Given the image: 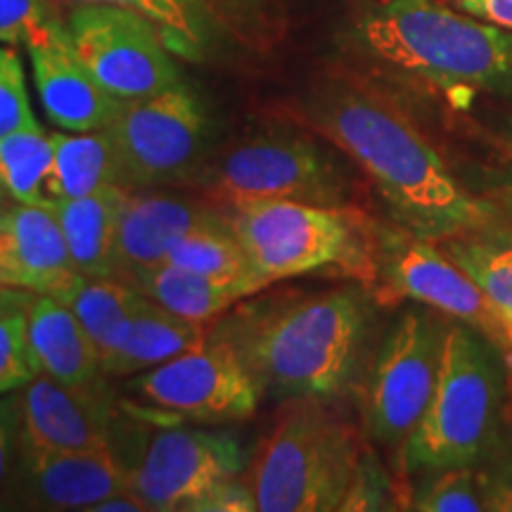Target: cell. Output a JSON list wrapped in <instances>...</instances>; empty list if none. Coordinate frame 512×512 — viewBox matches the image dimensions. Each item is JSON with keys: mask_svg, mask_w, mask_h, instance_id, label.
<instances>
[{"mask_svg": "<svg viewBox=\"0 0 512 512\" xmlns=\"http://www.w3.org/2000/svg\"><path fill=\"white\" fill-rule=\"evenodd\" d=\"M311 126L366 171L396 226L439 242L501 216L456 181L411 121L354 88H330L309 102Z\"/></svg>", "mask_w": 512, "mask_h": 512, "instance_id": "obj_1", "label": "cell"}, {"mask_svg": "<svg viewBox=\"0 0 512 512\" xmlns=\"http://www.w3.org/2000/svg\"><path fill=\"white\" fill-rule=\"evenodd\" d=\"M373 302L358 287L275 306H254L230 320L228 339L259 382L285 401H332L361 370Z\"/></svg>", "mask_w": 512, "mask_h": 512, "instance_id": "obj_2", "label": "cell"}, {"mask_svg": "<svg viewBox=\"0 0 512 512\" xmlns=\"http://www.w3.org/2000/svg\"><path fill=\"white\" fill-rule=\"evenodd\" d=\"M356 36L384 67L439 91L512 98V31L437 0H382L363 12Z\"/></svg>", "mask_w": 512, "mask_h": 512, "instance_id": "obj_3", "label": "cell"}, {"mask_svg": "<svg viewBox=\"0 0 512 512\" xmlns=\"http://www.w3.org/2000/svg\"><path fill=\"white\" fill-rule=\"evenodd\" d=\"M508 358L482 332L448 325L439 380L415 430L401 444L408 475L479 465L494 448L508 392Z\"/></svg>", "mask_w": 512, "mask_h": 512, "instance_id": "obj_4", "label": "cell"}, {"mask_svg": "<svg viewBox=\"0 0 512 512\" xmlns=\"http://www.w3.org/2000/svg\"><path fill=\"white\" fill-rule=\"evenodd\" d=\"M354 427L323 408L299 401L259 446L245 479L261 512L342 510L358 458Z\"/></svg>", "mask_w": 512, "mask_h": 512, "instance_id": "obj_5", "label": "cell"}, {"mask_svg": "<svg viewBox=\"0 0 512 512\" xmlns=\"http://www.w3.org/2000/svg\"><path fill=\"white\" fill-rule=\"evenodd\" d=\"M192 188L223 209L261 202L344 207L349 176L328 147L299 131H266L214 152Z\"/></svg>", "mask_w": 512, "mask_h": 512, "instance_id": "obj_6", "label": "cell"}, {"mask_svg": "<svg viewBox=\"0 0 512 512\" xmlns=\"http://www.w3.org/2000/svg\"><path fill=\"white\" fill-rule=\"evenodd\" d=\"M228 214L264 287L323 268L375 275L373 230L347 207L261 202Z\"/></svg>", "mask_w": 512, "mask_h": 512, "instance_id": "obj_7", "label": "cell"}, {"mask_svg": "<svg viewBox=\"0 0 512 512\" xmlns=\"http://www.w3.org/2000/svg\"><path fill=\"white\" fill-rule=\"evenodd\" d=\"M105 131L117 147L121 185L131 192L190 185L214 155L207 107L183 81L150 98L124 100Z\"/></svg>", "mask_w": 512, "mask_h": 512, "instance_id": "obj_8", "label": "cell"}, {"mask_svg": "<svg viewBox=\"0 0 512 512\" xmlns=\"http://www.w3.org/2000/svg\"><path fill=\"white\" fill-rule=\"evenodd\" d=\"M448 325L427 306L406 309L377 347L363 387L368 437L401 446L425 415L439 380Z\"/></svg>", "mask_w": 512, "mask_h": 512, "instance_id": "obj_9", "label": "cell"}, {"mask_svg": "<svg viewBox=\"0 0 512 512\" xmlns=\"http://www.w3.org/2000/svg\"><path fill=\"white\" fill-rule=\"evenodd\" d=\"M128 389L159 413L202 425L252 418L261 399L245 358L221 335H209L200 347L133 375Z\"/></svg>", "mask_w": 512, "mask_h": 512, "instance_id": "obj_10", "label": "cell"}, {"mask_svg": "<svg viewBox=\"0 0 512 512\" xmlns=\"http://www.w3.org/2000/svg\"><path fill=\"white\" fill-rule=\"evenodd\" d=\"M76 55L119 100H138L181 83L162 34L136 12L114 5H74L67 15Z\"/></svg>", "mask_w": 512, "mask_h": 512, "instance_id": "obj_11", "label": "cell"}, {"mask_svg": "<svg viewBox=\"0 0 512 512\" xmlns=\"http://www.w3.org/2000/svg\"><path fill=\"white\" fill-rule=\"evenodd\" d=\"M373 259L375 275L387 290L482 332L505 354V332L496 306L437 242L418 238L401 226L375 228Z\"/></svg>", "mask_w": 512, "mask_h": 512, "instance_id": "obj_12", "label": "cell"}, {"mask_svg": "<svg viewBox=\"0 0 512 512\" xmlns=\"http://www.w3.org/2000/svg\"><path fill=\"white\" fill-rule=\"evenodd\" d=\"M245 453L230 434L209 430H157L131 470V489L147 512H188L223 479L238 477Z\"/></svg>", "mask_w": 512, "mask_h": 512, "instance_id": "obj_13", "label": "cell"}, {"mask_svg": "<svg viewBox=\"0 0 512 512\" xmlns=\"http://www.w3.org/2000/svg\"><path fill=\"white\" fill-rule=\"evenodd\" d=\"M121 489H131V470L114 451H53L22 441L15 508L91 510Z\"/></svg>", "mask_w": 512, "mask_h": 512, "instance_id": "obj_14", "label": "cell"}, {"mask_svg": "<svg viewBox=\"0 0 512 512\" xmlns=\"http://www.w3.org/2000/svg\"><path fill=\"white\" fill-rule=\"evenodd\" d=\"M22 394V441L53 451H112L114 406L100 382L62 384L38 373Z\"/></svg>", "mask_w": 512, "mask_h": 512, "instance_id": "obj_15", "label": "cell"}, {"mask_svg": "<svg viewBox=\"0 0 512 512\" xmlns=\"http://www.w3.org/2000/svg\"><path fill=\"white\" fill-rule=\"evenodd\" d=\"M34 83L50 124L60 131H105L124 100L107 91L76 55L67 22L29 46Z\"/></svg>", "mask_w": 512, "mask_h": 512, "instance_id": "obj_16", "label": "cell"}, {"mask_svg": "<svg viewBox=\"0 0 512 512\" xmlns=\"http://www.w3.org/2000/svg\"><path fill=\"white\" fill-rule=\"evenodd\" d=\"M226 216L228 209L202 195L190 197L169 188L133 190L119 221L117 278L162 264L185 235Z\"/></svg>", "mask_w": 512, "mask_h": 512, "instance_id": "obj_17", "label": "cell"}, {"mask_svg": "<svg viewBox=\"0 0 512 512\" xmlns=\"http://www.w3.org/2000/svg\"><path fill=\"white\" fill-rule=\"evenodd\" d=\"M0 233L29 290L57 297L81 275L50 207L12 202L0 214Z\"/></svg>", "mask_w": 512, "mask_h": 512, "instance_id": "obj_18", "label": "cell"}, {"mask_svg": "<svg viewBox=\"0 0 512 512\" xmlns=\"http://www.w3.org/2000/svg\"><path fill=\"white\" fill-rule=\"evenodd\" d=\"M27 335L41 375L62 384H93L105 377L93 339L60 299L38 294L27 311Z\"/></svg>", "mask_w": 512, "mask_h": 512, "instance_id": "obj_19", "label": "cell"}, {"mask_svg": "<svg viewBox=\"0 0 512 512\" xmlns=\"http://www.w3.org/2000/svg\"><path fill=\"white\" fill-rule=\"evenodd\" d=\"M128 195L131 190L112 183L91 195L60 200L50 207L60 221L69 254L81 275L117 278V235Z\"/></svg>", "mask_w": 512, "mask_h": 512, "instance_id": "obj_20", "label": "cell"}, {"mask_svg": "<svg viewBox=\"0 0 512 512\" xmlns=\"http://www.w3.org/2000/svg\"><path fill=\"white\" fill-rule=\"evenodd\" d=\"M209 339L207 323L183 318L140 294L124 344L102 363L105 377H133L162 366Z\"/></svg>", "mask_w": 512, "mask_h": 512, "instance_id": "obj_21", "label": "cell"}, {"mask_svg": "<svg viewBox=\"0 0 512 512\" xmlns=\"http://www.w3.org/2000/svg\"><path fill=\"white\" fill-rule=\"evenodd\" d=\"M124 280L136 287L143 297L162 304L164 309L174 311L178 316L197 320V323H207L228 311L233 304L264 290L254 280L216 278V275L174 266L169 261L140 268V271L126 275Z\"/></svg>", "mask_w": 512, "mask_h": 512, "instance_id": "obj_22", "label": "cell"}, {"mask_svg": "<svg viewBox=\"0 0 512 512\" xmlns=\"http://www.w3.org/2000/svg\"><path fill=\"white\" fill-rule=\"evenodd\" d=\"M437 245L451 256L496 306L505 332V358L512 366V226L503 216Z\"/></svg>", "mask_w": 512, "mask_h": 512, "instance_id": "obj_23", "label": "cell"}, {"mask_svg": "<svg viewBox=\"0 0 512 512\" xmlns=\"http://www.w3.org/2000/svg\"><path fill=\"white\" fill-rule=\"evenodd\" d=\"M53 171L48 190L53 204L60 200L91 195L105 185H121V164L117 147L107 131H53Z\"/></svg>", "mask_w": 512, "mask_h": 512, "instance_id": "obj_24", "label": "cell"}, {"mask_svg": "<svg viewBox=\"0 0 512 512\" xmlns=\"http://www.w3.org/2000/svg\"><path fill=\"white\" fill-rule=\"evenodd\" d=\"M138 297L140 292L136 287H131L121 278L79 275L55 299L69 306V311L79 318L83 330L93 339L102 363H105L124 344Z\"/></svg>", "mask_w": 512, "mask_h": 512, "instance_id": "obj_25", "label": "cell"}, {"mask_svg": "<svg viewBox=\"0 0 512 512\" xmlns=\"http://www.w3.org/2000/svg\"><path fill=\"white\" fill-rule=\"evenodd\" d=\"M60 8L114 5L140 15L155 27L169 50L183 60L202 62L214 48L221 24L200 0H55Z\"/></svg>", "mask_w": 512, "mask_h": 512, "instance_id": "obj_26", "label": "cell"}, {"mask_svg": "<svg viewBox=\"0 0 512 512\" xmlns=\"http://www.w3.org/2000/svg\"><path fill=\"white\" fill-rule=\"evenodd\" d=\"M53 157V138L41 124L0 138V185L19 204L53 207L48 190Z\"/></svg>", "mask_w": 512, "mask_h": 512, "instance_id": "obj_27", "label": "cell"}, {"mask_svg": "<svg viewBox=\"0 0 512 512\" xmlns=\"http://www.w3.org/2000/svg\"><path fill=\"white\" fill-rule=\"evenodd\" d=\"M166 261L195 273L216 275V278L254 280V283L264 287V283L254 275L245 247H242L233 226H230V214L223 221L209 223V226H202L185 235L171 249Z\"/></svg>", "mask_w": 512, "mask_h": 512, "instance_id": "obj_28", "label": "cell"}, {"mask_svg": "<svg viewBox=\"0 0 512 512\" xmlns=\"http://www.w3.org/2000/svg\"><path fill=\"white\" fill-rule=\"evenodd\" d=\"M411 508L420 512H482L484 498L475 465L446 467L422 475Z\"/></svg>", "mask_w": 512, "mask_h": 512, "instance_id": "obj_29", "label": "cell"}, {"mask_svg": "<svg viewBox=\"0 0 512 512\" xmlns=\"http://www.w3.org/2000/svg\"><path fill=\"white\" fill-rule=\"evenodd\" d=\"M67 22L55 0H0V43L34 46Z\"/></svg>", "mask_w": 512, "mask_h": 512, "instance_id": "obj_30", "label": "cell"}, {"mask_svg": "<svg viewBox=\"0 0 512 512\" xmlns=\"http://www.w3.org/2000/svg\"><path fill=\"white\" fill-rule=\"evenodd\" d=\"M200 3L214 15L221 29L252 46L266 43L278 27L273 0H200Z\"/></svg>", "mask_w": 512, "mask_h": 512, "instance_id": "obj_31", "label": "cell"}, {"mask_svg": "<svg viewBox=\"0 0 512 512\" xmlns=\"http://www.w3.org/2000/svg\"><path fill=\"white\" fill-rule=\"evenodd\" d=\"M38 375L29 349L27 313L0 318V394L19 392Z\"/></svg>", "mask_w": 512, "mask_h": 512, "instance_id": "obj_32", "label": "cell"}, {"mask_svg": "<svg viewBox=\"0 0 512 512\" xmlns=\"http://www.w3.org/2000/svg\"><path fill=\"white\" fill-rule=\"evenodd\" d=\"M38 126L31 110L27 74L17 50L0 48V138Z\"/></svg>", "mask_w": 512, "mask_h": 512, "instance_id": "obj_33", "label": "cell"}, {"mask_svg": "<svg viewBox=\"0 0 512 512\" xmlns=\"http://www.w3.org/2000/svg\"><path fill=\"white\" fill-rule=\"evenodd\" d=\"M19 453H22V394H0V510L15 508Z\"/></svg>", "mask_w": 512, "mask_h": 512, "instance_id": "obj_34", "label": "cell"}, {"mask_svg": "<svg viewBox=\"0 0 512 512\" xmlns=\"http://www.w3.org/2000/svg\"><path fill=\"white\" fill-rule=\"evenodd\" d=\"M392 479L373 451L363 448L342 510H392Z\"/></svg>", "mask_w": 512, "mask_h": 512, "instance_id": "obj_35", "label": "cell"}, {"mask_svg": "<svg viewBox=\"0 0 512 512\" xmlns=\"http://www.w3.org/2000/svg\"><path fill=\"white\" fill-rule=\"evenodd\" d=\"M256 498L245 477L223 479L190 505L188 512H254Z\"/></svg>", "mask_w": 512, "mask_h": 512, "instance_id": "obj_36", "label": "cell"}, {"mask_svg": "<svg viewBox=\"0 0 512 512\" xmlns=\"http://www.w3.org/2000/svg\"><path fill=\"white\" fill-rule=\"evenodd\" d=\"M484 508L491 512H512V456L494 460L477 470Z\"/></svg>", "mask_w": 512, "mask_h": 512, "instance_id": "obj_37", "label": "cell"}, {"mask_svg": "<svg viewBox=\"0 0 512 512\" xmlns=\"http://www.w3.org/2000/svg\"><path fill=\"white\" fill-rule=\"evenodd\" d=\"M453 3L465 15L512 31V0H453Z\"/></svg>", "mask_w": 512, "mask_h": 512, "instance_id": "obj_38", "label": "cell"}, {"mask_svg": "<svg viewBox=\"0 0 512 512\" xmlns=\"http://www.w3.org/2000/svg\"><path fill=\"white\" fill-rule=\"evenodd\" d=\"M36 297L38 292L27 290V287L0 285V318L12 316V313H27Z\"/></svg>", "mask_w": 512, "mask_h": 512, "instance_id": "obj_39", "label": "cell"}, {"mask_svg": "<svg viewBox=\"0 0 512 512\" xmlns=\"http://www.w3.org/2000/svg\"><path fill=\"white\" fill-rule=\"evenodd\" d=\"M88 512H147V505L133 489H121L117 494L102 498Z\"/></svg>", "mask_w": 512, "mask_h": 512, "instance_id": "obj_40", "label": "cell"}, {"mask_svg": "<svg viewBox=\"0 0 512 512\" xmlns=\"http://www.w3.org/2000/svg\"><path fill=\"white\" fill-rule=\"evenodd\" d=\"M0 285L27 287V285H24V278H22V273H19L15 259H12L10 247H8V242H5L3 233H0ZM27 290H29V287H27Z\"/></svg>", "mask_w": 512, "mask_h": 512, "instance_id": "obj_41", "label": "cell"}, {"mask_svg": "<svg viewBox=\"0 0 512 512\" xmlns=\"http://www.w3.org/2000/svg\"><path fill=\"white\" fill-rule=\"evenodd\" d=\"M501 200H503V204H505V209L510 211V216H512V178L508 183L503 185V190H501Z\"/></svg>", "mask_w": 512, "mask_h": 512, "instance_id": "obj_42", "label": "cell"}, {"mask_svg": "<svg viewBox=\"0 0 512 512\" xmlns=\"http://www.w3.org/2000/svg\"><path fill=\"white\" fill-rule=\"evenodd\" d=\"M12 202H15V200H12V197L8 195V192H5V188H3V185H0V214H3V211H5V209H8Z\"/></svg>", "mask_w": 512, "mask_h": 512, "instance_id": "obj_43", "label": "cell"}, {"mask_svg": "<svg viewBox=\"0 0 512 512\" xmlns=\"http://www.w3.org/2000/svg\"><path fill=\"white\" fill-rule=\"evenodd\" d=\"M503 136H505V143H508L512 147V119L505 121L503 126Z\"/></svg>", "mask_w": 512, "mask_h": 512, "instance_id": "obj_44", "label": "cell"}]
</instances>
